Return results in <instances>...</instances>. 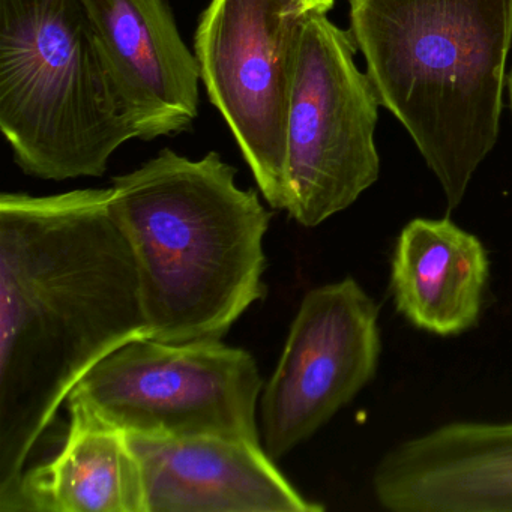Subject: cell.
Here are the masks:
<instances>
[{"label": "cell", "mask_w": 512, "mask_h": 512, "mask_svg": "<svg viewBox=\"0 0 512 512\" xmlns=\"http://www.w3.org/2000/svg\"><path fill=\"white\" fill-rule=\"evenodd\" d=\"M299 2L305 14H328L335 4V0H299Z\"/></svg>", "instance_id": "14"}, {"label": "cell", "mask_w": 512, "mask_h": 512, "mask_svg": "<svg viewBox=\"0 0 512 512\" xmlns=\"http://www.w3.org/2000/svg\"><path fill=\"white\" fill-rule=\"evenodd\" d=\"M371 488L391 512H512V422L454 421L403 440Z\"/></svg>", "instance_id": "10"}, {"label": "cell", "mask_w": 512, "mask_h": 512, "mask_svg": "<svg viewBox=\"0 0 512 512\" xmlns=\"http://www.w3.org/2000/svg\"><path fill=\"white\" fill-rule=\"evenodd\" d=\"M148 512H322L275 466L263 443L221 436L128 434Z\"/></svg>", "instance_id": "11"}, {"label": "cell", "mask_w": 512, "mask_h": 512, "mask_svg": "<svg viewBox=\"0 0 512 512\" xmlns=\"http://www.w3.org/2000/svg\"><path fill=\"white\" fill-rule=\"evenodd\" d=\"M0 128L32 178H100L136 128L83 0H0Z\"/></svg>", "instance_id": "4"}, {"label": "cell", "mask_w": 512, "mask_h": 512, "mask_svg": "<svg viewBox=\"0 0 512 512\" xmlns=\"http://www.w3.org/2000/svg\"><path fill=\"white\" fill-rule=\"evenodd\" d=\"M58 454L28 467L5 512H148L128 434L74 398Z\"/></svg>", "instance_id": "13"}, {"label": "cell", "mask_w": 512, "mask_h": 512, "mask_svg": "<svg viewBox=\"0 0 512 512\" xmlns=\"http://www.w3.org/2000/svg\"><path fill=\"white\" fill-rule=\"evenodd\" d=\"M356 49L326 14H305L287 119V214L304 227L346 211L379 179L380 103Z\"/></svg>", "instance_id": "6"}, {"label": "cell", "mask_w": 512, "mask_h": 512, "mask_svg": "<svg viewBox=\"0 0 512 512\" xmlns=\"http://www.w3.org/2000/svg\"><path fill=\"white\" fill-rule=\"evenodd\" d=\"M380 308L353 277L302 299L260 401L265 451L280 460L328 424L379 370Z\"/></svg>", "instance_id": "8"}, {"label": "cell", "mask_w": 512, "mask_h": 512, "mask_svg": "<svg viewBox=\"0 0 512 512\" xmlns=\"http://www.w3.org/2000/svg\"><path fill=\"white\" fill-rule=\"evenodd\" d=\"M236 173L215 151L190 160L163 149L113 178L110 208L136 259L148 338L223 340L265 298L272 214Z\"/></svg>", "instance_id": "2"}, {"label": "cell", "mask_w": 512, "mask_h": 512, "mask_svg": "<svg viewBox=\"0 0 512 512\" xmlns=\"http://www.w3.org/2000/svg\"><path fill=\"white\" fill-rule=\"evenodd\" d=\"M490 278L487 248L449 218H415L391 257L395 310L413 328L457 337L478 325Z\"/></svg>", "instance_id": "12"}, {"label": "cell", "mask_w": 512, "mask_h": 512, "mask_svg": "<svg viewBox=\"0 0 512 512\" xmlns=\"http://www.w3.org/2000/svg\"><path fill=\"white\" fill-rule=\"evenodd\" d=\"M112 188L0 196V512L95 364L148 338Z\"/></svg>", "instance_id": "1"}, {"label": "cell", "mask_w": 512, "mask_h": 512, "mask_svg": "<svg viewBox=\"0 0 512 512\" xmlns=\"http://www.w3.org/2000/svg\"><path fill=\"white\" fill-rule=\"evenodd\" d=\"M350 34L392 113L458 208L499 139L512 0H349Z\"/></svg>", "instance_id": "3"}, {"label": "cell", "mask_w": 512, "mask_h": 512, "mask_svg": "<svg viewBox=\"0 0 512 512\" xmlns=\"http://www.w3.org/2000/svg\"><path fill=\"white\" fill-rule=\"evenodd\" d=\"M137 139L176 136L199 115L200 67L167 0H83Z\"/></svg>", "instance_id": "9"}, {"label": "cell", "mask_w": 512, "mask_h": 512, "mask_svg": "<svg viewBox=\"0 0 512 512\" xmlns=\"http://www.w3.org/2000/svg\"><path fill=\"white\" fill-rule=\"evenodd\" d=\"M304 20L299 0H211L194 40L209 100L277 211L292 200L287 119Z\"/></svg>", "instance_id": "7"}, {"label": "cell", "mask_w": 512, "mask_h": 512, "mask_svg": "<svg viewBox=\"0 0 512 512\" xmlns=\"http://www.w3.org/2000/svg\"><path fill=\"white\" fill-rule=\"evenodd\" d=\"M265 382L247 350L221 340L170 344L137 338L95 364L71 391L137 436H221L262 443Z\"/></svg>", "instance_id": "5"}, {"label": "cell", "mask_w": 512, "mask_h": 512, "mask_svg": "<svg viewBox=\"0 0 512 512\" xmlns=\"http://www.w3.org/2000/svg\"><path fill=\"white\" fill-rule=\"evenodd\" d=\"M506 89H508L509 107H511L512 113V68L511 73L506 77Z\"/></svg>", "instance_id": "15"}]
</instances>
